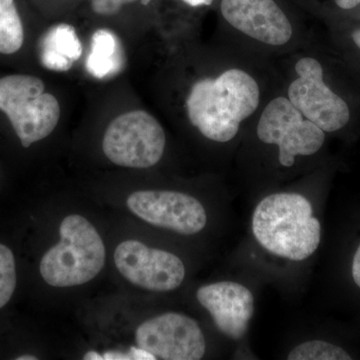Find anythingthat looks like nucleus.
I'll return each mask as SVG.
<instances>
[{"mask_svg":"<svg viewBox=\"0 0 360 360\" xmlns=\"http://www.w3.org/2000/svg\"><path fill=\"white\" fill-rule=\"evenodd\" d=\"M44 90V82L32 75L0 78V110L8 117L23 148L46 139L60 118L58 98Z\"/></svg>","mask_w":360,"mask_h":360,"instance_id":"obj_4","label":"nucleus"},{"mask_svg":"<svg viewBox=\"0 0 360 360\" xmlns=\"http://www.w3.org/2000/svg\"><path fill=\"white\" fill-rule=\"evenodd\" d=\"M352 39H354V44H356L360 49V28L352 33Z\"/></svg>","mask_w":360,"mask_h":360,"instance_id":"obj_24","label":"nucleus"},{"mask_svg":"<svg viewBox=\"0 0 360 360\" xmlns=\"http://www.w3.org/2000/svg\"><path fill=\"white\" fill-rule=\"evenodd\" d=\"M221 14L236 30L269 45H283L292 37V26L274 0H222Z\"/></svg>","mask_w":360,"mask_h":360,"instance_id":"obj_11","label":"nucleus"},{"mask_svg":"<svg viewBox=\"0 0 360 360\" xmlns=\"http://www.w3.org/2000/svg\"><path fill=\"white\" fill-rule=\"evenodd\" d=\"M257 136L267 144H276L279 162L284 167L295 165L297 155H312L323 146L326 134L303 115L285 97L270 101L260 116Z\"/></svg>","mask_w":360,"mask_h":360,"instance_id":"obj_6","label":"nucleus"},{"mask_svg":"<svg viewBox=\"0 0 360 360\" xmlns=\"http://www.w3.org/2000/svg\"><path fill=\"white\" fill-rule=\"evenodd\" d=\"M252 231L264 250L293 262L311 257L321 245V222L309 200L298 193L271 194L260 201Z\"/></svg>","mask_w":360,"mask_h":360,"instance_id":"obj_2","label":"nucleus"},{"mask_svg":"<svg viewBox=\"0 0 360 360\" xmlns=\"http://www.w3.org/2000/svg\"><path fill=\"white\" fill-rule=\"evenodd\" d=\"M84 360H103V354H98L96 352H89L84 355Z\"/></svg>","mask_w":360,"mask_h":360,"instance_id":"obj_23","label":"nucleus"},{"mask_svg":"<svg viewBox=\"0 0 360 360\" xmlns=\"http://www.w3.org/2000/svg\"><path fill=\"white\" fill-rule=\"evenodd\" d=\"M300 77L290 84L288 99L307 120L324 132L340 130L350 120L347 103L323 82V70L319 61L303 58L296 63Z\"/></svg>","mask_w":360,"mask_h":360,"instance_id":"obj_7","label":"nucleus"},{"mask_svg":"<svg viewBox=\"0 0 360 360\" xmlns=\"http://www.w3.org/2000/svg\"><path fill=\"white\" fill-rule=\"evenodd\" d=\"M137 0H91V8L96 14L103 16L115 15L123 6Z\"/></svg>","mask_w":360,"mask_h":360,"instance_id":"obj_18","label":"nucleus"},{"mask_svg":"<svg viewBox=\"0 0 360 360\" xmlns=\"http://www.w3.org/2000/svg\"><path fill=\"white\" fill-rule=\"evenodd\" d=\"M259 97L255 78L232 68L217 78H203L193 85L186 99L187 115L206 139L227 142L238 134L240 123L257 110Z\"/></svg>","mask_w":360,"mask_h":360,"instance_id":"obj_1","label":"nucleus"},{"mask_svg":"<svg viewBox=\"0 0 360 360\" xmlns=\"http://www.w3.org/2000/svg\"><path fill=\"white\" fill-rule=\"evenodd\" d=\"M352 271V278H354L355 284L360 288V245L354 255Z\"/></svg>","mask_w":360,"mask_h":360,"instance_id":"obj_20","label":"nucleus"},{"mask_svg":"<svg viewBox=\"0 0 360 360\" xmlns=\"http://www.w3.org/2000/svg\"><path fill=\"white\" fill-rule=\"evenodd\" d=\"M196 296L222 335L233 340L246 335L255 312V297L248 288L233 281H221L201 286Z\"/></svg>","mask_w":360,"mask_h":360,"instance_id":"obj_12","label":"nucleus"},{"mask_svg":"<svg viewBox=\"0 0 360 360\" xmlns=\"http://www.w3.org/2000/svg\"><path fill=\"white\" fill-rule=\"evenodd\" d=\"M60 241L52 246L40 262V274L54 288H70L89 283L105 264L103 239L82 215L65 217L59 227Z\"/></svg>","mask_w":360,"mask_h":360,"instance_id":"obj_3","label":"nucleus"},{"mask_svg":"<svg viewBox=\"0 0 360 360\" xmlns=\"http://www.w3.org/2000/svg\"><path fill=\"white\" fill-rule=\"evenodd\" d=\"M15 288V259L13 251L0 243V309L11 300Z\"/></svg>","mask_w":360,"mask_h":360,"instance_id":"obj_17","label":"nucleus"},{"mask_svg":"<svg viewBox=\"0 0 360 360\" xmlns=\"http://www.w3.org/2000/svg\"><path fill=\"white\" fill-rule=\"evenodd\" d=\"M188 6L193 7L208 6L212 4L213 0H184Z\"/></svg>","mask_w":360,"mask_h":360,"instance_id":"obj_22","label":"nucleus"},{"mask_svg":"<svg viewBox=\"0 0 360 360\" xmlns=\"http://www.w3.org/2000/svg\"><path fill=\"white\" fill-rule=\"evenodd\" d=\"M137 347L156 359L200 360L205 354L200 324L187 315L168 312L144 321L135 335Z\"/></svg>","mask_w":360,"mask_h":360,"instance_id":"obj_8","label":"nucleus"},{"mask_svg":"<svg viewBox=\"0 0 360 360\" xmlns=\"http://www.w3.org/2000/svg\"><path fill=\"white\" fill-rule=\"evenodd\" d=\"M115 262L116 269L130 283L156 292L176 290L186 277V267L179 257L137 240L118 245Z\"/></svg>","mask_w":360,"mask_h":360,"instance_id":"obj_9","label":"nucleus"},{"mask_svg":"<svg viewBox=\"0 0 360 360\" xmlns=\"http://www.w3.org/2000/svg\"><path fill=\"white\" fill-rule=\"evenodd\" d=\"M82 42L75 27L68 23L52 26L40 40V63L49 70H70L82 58Z\"/></svg>","mask_w":360,"mask_h":360,"instance_id":"obj_13","label":"nucleus"},{"mask_svg":"<svg viewBox=\"0 0 360 360\" xmlns=\"http://www.w3.org/2000/svg\"><path fill=\"white\" fill-rule=\"evenodd\" d=\"M167 137L158 120L144 110L117 116L103 136L106 158L116 165L148 168L160 162Z\"/></svg>","mask_w":360,"mask_h":360,"instance_id":"obj_5","label":"nucleus"},{"mask_svg":"<svg viewBox=\"0 0 360 360\" xmlns=\"http://www.w3.org/2000/svg\"><path fill=\"white\" fill-rule=\"evenodd\" d=\"M127 203L130 212L149 224L186 236L198 233L207 221L200 201L177 191H136Z\"/></svg>","mask_w":360,"mask_h":360,"instance_id":"obj_10","label":"nucleus"},{"mask_svg":"<svg viewBox=\"0 0 360 360\" xmlns=\"http://www.w3.org/2000/svg\"><path fill=\"white\" fill-rule=\"evenodd\" d=\"M37 357L32 356V355H22V356L18 357L16 360H37Z\"/></svg>","mask_w":360,"mask_h":360,"instance_id":"obj_25","label":"nucleus"},{"mask_svg":"<svg viewBox=\"0 0 360 360\" xmlns=\"http://www.w3.org/2000/svg\"><path fill=\"white\" fill-rule=\"evenodd\" d=\"M290 360H350L352 356L343 348L323 340L300 343L288 354Z\"/></svg>","mask_w":360,"mask_h":360,"instance_id":"obj_16","label":"nucleus"},{"mask_svg":"<svg viewBox=\"0 0 360 360\" xmlns=\"http://www.w3.org/2000/svg\"><path fill=\"white\" fill-rule=\"evenodd\" d=\"M335 1L342 9L354 8L360 4V0H335Z\"/></svg>","mask_w":360,"mask_h":360,"instance_id":"obj_21","label":"nucleus"},{"mask_svg":"<svg viewBox=\"0 0 360 360\" xmlns=\"http://www.w3.org/2000/svg\"><path fill=\"white\" fill-rule=\"evenodd\" d=\"M124 65V51L117 35L106 28L97 30L85 63L89 75L96 79H106L122 72Z\"/></svg>","mask_w":360,"mask_h":360,"instance_id":"obj_14","label":"nucleus"},{"mask_svg":"<svg viewBox=\"0 0 360 360\" xmlns=\"http://www.w3.org/2000/svg\"><path fill=\"white\" fill-rule=\"evenodd\" d=\"M25 41L22 21L14 0H0V53L13 54Z\"/></svg>","mask_w":360,"mask_h":360,"instance_id":"obj_15","label":"nucleus"},{"mask_svg":"<svg viewBox=\"0 0 360 360\" xmlns=\"http://www.w3.org/2000/svg\"><path fill=\"white\" fill-rule=\"evenodd\" d=\"M155 355L141 347H131L127 352H108L103 354V360H155Z\"/></svg>","mask_w":360,"mask_h":360,"instance_id":"obj_19","label":"nucleus"}]
</instances>
